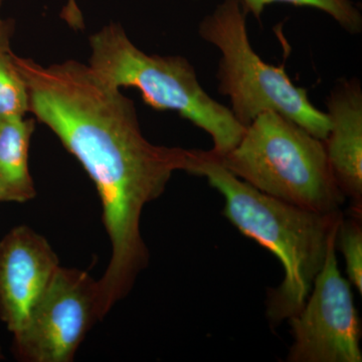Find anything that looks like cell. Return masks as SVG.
<instances>
[{
  "instance_id": "1",
  "label": "cell",
  "mask_w": 362,
  "mask_h": 362,
  "mask_svg": "<svg viewBox=\"0 0 362 362\" xmlns=\"http://www.w3.org/2000/svg\"><path fill=\"white\" fill-rule=\"evenodd\" d=\"M30 98V114L73 154L96 185L109 239L141 233L143 209L176 171L188 173L194 149L153 144L143 135L132 100L75 59L45 66L13 54Z\"/></svg>"
},
{
  "instance_id": "2",
  "label": "cell",
  "mask_w": 362,
  "mask_h": 362,
  "mask_svg": "<svg viewBox=\"0 0 362 362\" xmlns=\"http://www.w3.org/2000/svg\"><path fill=\"white\" fill-rule=\"evenodd\" d=\"M189 175L206 178L225 199L223 216L282 264V283L267 294L266 316L272 327L296 315L337 237L342 211L319 213L264 194L223 168L209 150L199 149Z\"/></svg>"
},
{
  "instance_id": "3",
  "label": "cell",
  "mask_w": 362,
  "mask_h": 362,
  "mask_svg": "<svg viewBox=\"0 0 362 362\" xmlns=\"http://www.w3.org/2000/svg\"><path fill=\"white\" fill-rule=\"evenodd\" d=\"M89 44V66L102 80L119 89L135 88L156 110L177 112L211 136L214 156H225L242 139L246 127L207 94L187 59L147 54L118 23L90 35Z\"/></svg>"
},
{
  "instance_id": "4",
  "label": "cell",
  "mask_w": 362,
  "mask_h": 362,
  "mask_svg": "<svg viewBox=\"0 0 362 362\" xmlns=\"http://www.w3.org/2000/svg\"><path fill=\"white\" fill-rule=\"evenodd\" d=\"M216 158L240 180L294 206L335 213L346 199L331 170L323 140L276 112L259 114L237 146Z\"/></svg>"
},
{
  "instance_id": "5",
  "label": "cell",
  "mask_w": 362,
  "mask_h": 362,
  "mask_svg": "<svg viewBox=\"0 0 362 362\" xmlns=\"http://www.w3.org/2000/svg\"><path fill=\"white\" fill-rule=\"evenodd\" d=\"M246 18L239 0H223L199 26V37L220 52L218 93L230 98L233 116L247 127L259 114L276 112L325 139L327 114L312 104L306 89L294 85L284 66L267 64L254 51Z\"/></svg>"
},
{
  "instance_id": "6",
  "label": "cell",
  "mask_w": 362,
  "mask_h": 362,
  "mask_svg": "<svg viewBox=\"0 0 362 362\" xmlns=\"http://www.w3.org/2000/svg\"><path fill=\"white\" fill-rule=\"evenodd\" d=\"M288 321L293 337L288 362L362 361L361 319L351 284L338 268L337 237L303 308Z\"/></svg>"
},
{
  "instance_id": "7",
  "label": "cell",
  "mask_w": 362,
  "mask_h": 362,
  "mask_svg": "<svg viewBox=\"0 0 362 362\" xmlns=\"http://www.w3.org/2000/svg\"><path fill=\"white\" fill-rule=\"evenodd\" d=\"M98 281L78 269L58 271L13 337L14 356L25 362H71L97 321Z\"/></svg>"
},
{
  "instance_id": "8",
  "label": "cell",
  "mask_w": 362,
  "mask_h": 362,
  "mask_svg": "<svg viewBox=\"0 0 362 362\" xmlns=\"http://www.w3.org/2000/svg\"><path fill=\"white\" fill-rule=\"evenodd\" d=\"M59 268L56 252L28 226L0 240V319L16 337Z\"/></svg>"
},
{
  "instance_id": "9",
  "label": "cell",
  "mask_w": 362,
  "mask_h": 362,
  "mask_svg": "<svg viewBox=\"0 0 362 362\" xmlns=\"http://www.w3.org/2000/svg\"><path fill=\"white\" fill-rule=\"evenodd\" d=\"M330 128L323 140L338 187L362 214V89L356 78H341L326 99Z\"/></svg>"
},
{
  "instance_id": "10",
  "label": "cell",
  "mask_w": 362,
  "mask_h": 362,
  "mask_svg": "<svg viewBox=\"0 0 362 362\" xmlns=\"http://www.w3.org/2000/svg\"><path fill=\"white\" fill-rule=\"evenodd\" d=\"M35 129L33 118L0 120V202L23 204L37 197L28 162Z\"/></svg>"
},
{
  "instance_id": "11",
  "label": "cell",
  "mask_w": 362,
  "mask_h": 362,
  "mask_svg": "<svg viewBox=\"0 0 362 362\" xmlns=\"http://www.w3.org/2000/svg\"><path fill=\"white\" fill-rule=\"evenodd\" d=\"M13 54L11 47H0V120L23 118L30 113V92Z\"/></svg>"
},
{
  "instance_id": "12",
  "label": "cell",
  "mask_w": 362,
  "mask_h": 362,
  "mask_svg": "<svg viewBox=\"0 0 362 362\" xmlns=\"http://www.w3.org/2000/svg\"><path fill=\"white\" fill-rule=\"evenodd\" d=\"M243 11L252 13L257 20L261 18L268 4L275 2L290 4L297 6H310L329 14L338 25L350 35H358L362 30L361 11L349 0H239Z\"/></svg>"
},
{
  "instance_id": "13",
  "label": "cell",
  "mask_w": 362,
  "mask_h": 362,
  "mask_svg": "<svg viewBox=\"0 0 362 362\" xmlns=\"http://www.w3.org/2000/svg\"><path fill=\"white\" fill-rule=\"evenodd\" d=\"M362 214L350 213L349 218L343 216L338 226L337 246L339 247L347 277L351 286L362 294Z\"/></svg>"
},
{
  "instance_id": "14",
  "label": "cell",
  "mask_w": 362,
  "mask_h": 362,
  "mask_svg": "<svg viewBox=\"0 0 362 362\" xmlns=\"http://www.w3.org/2000/svg\"><path fill=\"white\" fill-rule=\"evenodd\" d=\"M4 0H0V9H1ZM16 25L13 20L2 18L0 16V47H11V39H13Z\"/></svg>"
},
{
  "instance_id": "15",
  "label": "cell",
  "mask_w": 362,
  "mask_h": 362,
  "mask_svg": "<svg viewBox=\"0 0 362 362\" xmlns=\"http://www.w3.org/2000/svg\"><path fill=\"white\" fill-rule=\"evenodd\" d=\"M4 354H2V350L1 349H0V361H1V359H4Z\"/></svg>"
}]
</instances>
